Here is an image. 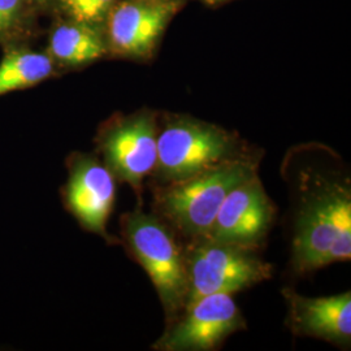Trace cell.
Returning <instances> with one entry per match:
<instances>
[{
    "instance_id": "obj_1",
    "label": "cell",
    "mask_w": 351,
    "mask_h": 351,
    "mask_svg": "<svg viewBox=\"0 0 351 351\" xmlns=\"http://www.w3.org/2000/svg\"><path fill=\"white\" fill-rule=\"evenodd\" d=\"M291 241V267L306 275L351 259L350 177L322 163L300 168Z\"/></svg>"
},
{
    "instance_id": "obj_2",
    "label": "cell",
    "mask_w": 351,
    "mask_h": 351,
    "mask_svg": "<svg viewBox=\"0 0 351 351\" xmlns=\"http://www.w3.org/2000/svg\"><path fill=\"white\" fill-rule=\"evenodd\" d=\"M258 158L251 152L199 175L154 191V213L188 241L208 234L226 195L239 182L258 172Z\"/></svg>"
},
{
    "instance_id": "obj_3",
    "label": "cell",
    "mask_w": 351,
    "mask_h": 351,
    "mask_svg": "<svg viewBox=\"0 0 351 351\" xmlns=\"http://www.w3.org/2000/svg\"><path fill=\"white\" fill-rule=\"evenodd\" d=\"M120 230V243L143 267L158 291L168 323L172 322L188 298L185 247L163 219L141 207L121 216Z\"/></svg>"
},
{
    "instance_id": "obj_4",
    "label": "cell",
    "mask_w": 351,
    "mask_h": 351,
    "mask_svg": "<svg viewBox=\"0 0 351 351\" xmlns=\"http://www.w3.org/2000/svg\"><path fill=\"white\" fill-rule=\"evenodd\" d=\"M251 154L223 128L189 117L169 120L158 132L156 186L173 184Z\"/></svg>"
},
{
    "instance_id": "obj_5",
    "label": "cell",
    "mask_w": 351,
    "mask_h": 351,
    "mask_svg": "<svg viewBox=\"0 0 351 351\" xmlns=\"http://www.w3.org/2000/svg\"><path fill=\"white\" fill-rule=\"evenodd\" d=\"M251 249L216 239L189 241L186 304L215 293L234 294L272 277V267Z\"/></svg>"
},
{
    "instance_id": "obj_6",
    "label": "cell",
    "mask_w": 351,
    "mask_h": 351,
    "mask_svg": "<svg viewBox=\"0 0 351 351\" xmlns=\"http://www.w3.org/2000/svg\"><path fill=\"white\" fill-rule=\"evenodd\" d=\"M158 126L149 112L113 117L95 137V154L117 181L126 182L142 198L143 182L158 159Z\"/></svg>"
},
{
    "instance_id": "obj_7",
    "label": "cell",
    "mask_w": 351,
    "mask_h": 351,
    "mask_svg": "<svg viewBox=\"0 0 351 351\" xmlns=\"http://www.w3.org/2000/svg\"><path fill=\"white\" fill-rule=\"evenodd\" d=\"M62 202L80 226L107 243H120L108 233L117 195V178L95 152L73 151L66 156Z\"/></svg>"
},
{
    "instance_id": "obj_8",
    "label": "cell",
    "mask_w": 351,
    "mask_h": 351,
    "mask_svg": "<svg viewBox=\"0 0 351 351\" xmlns=\"http://www.w3.org/2000/svg\"><path fill=\"white\" fill-rule=\"evenodd\" d=\"M246 328L232 294L215 293L189 303L168 323L152 349L159 351H210Z\"/></svg>"
},
{
    "instance_id": "obj_9",
    "label": "cell",
    "mask_w": 351,
    "mask_h": 351,
    "mask_svg": "<svg viewBox=\"0 0 351 351\" xmlns=\"http://www.w3.org/2000/svg\"><path fill=\"white\" fill-rule=\"evenodd\" d=\"M276 208L258 172L226 195L206 237L258 249L275 221Z\"/></svg>"
},
{
    "instance_id": "obj_10",
    "label": "cell",
    "mask_w": 351,
    "mask_h": 351,
    "mask_svg": "<svg viewBox=\"0 0 351 351\" xmlns=\"http://www.w3.org/2000/svg\"><path fill=\"white\" fill-rule=\"evenodd\" d=\"M282 297L288 304V326L294 335L323 339L341 348L350 346V291L308 298L284 289Z\"/></svg>"
},
{
    "instance_id": "obj_11",
    "label": "cell",
    "mask_w": 351,
    "mask_h": 351,
    "mask_svg": "<svg viewBox=\"0 0 351 351\" xmlns=\"http://www.w3.org/2000/svg\"><path fill=\"white\" fill-rule=\"evenodd\" d=\"M173 3L124 1L108 13V46L119 55L142 58L149 55L163 33Z\"/></svg>"
},
{
    "instance_id": "obj_12",
    "label": "cell",
    "mask_w": 351,
    "mask_h": 351,
    "mask_svg": "<svg viewBox=\"0 0 351 351\" xmlns=\"http://www.w3.org/2000/svg\"><path fill=\"white\" fill-rule=\"evenodd\" d=\"M108 47L93 25L71 21L51 32L47 53L56 66L78 68L101 59Z\"/></svg>"
},
{
    "instance_id": "obj_13",
    "label": "cell",
    "mask_w": 351,
    "mask_h": 351,
    "mask_svg": "<svg viewBox=\"0 0 351 351\" xmlns=\"http://www.w3.org/2000/svg\"><path fill=\"white\" fill-rule=\"evenodd\" d=\"M58 73L47 52L8 46L0 60V98L19 90L34 88Z\"/></svg>"
},
{
    "instance_id": "obj_14",
    "label": "cell",
    "mask_w": 351,
    "mask_h": 351,
    "mask_svg": "<svg viewBox=\"0 0 351 351\" xmlns=\"http://www.w3.org/2000/svg\"><path fill=\"white\" fill-rule=\"evenodd\" d=\"M33 10L32 0H0V42L21 36L29 25Z\"/></svg>"
},
{
    "instance_id": "obj_15",
    "label": "cell",
    "mask_w": 351,
    "mask_h": 351,
    "mask_svg": "<svg viewBox=\"0 0 351 351\" xmlns=\"http://www.w3.org/2000/svg\"><path fill=\"white\" fill-rule=\"evenodd\" d=\"M71 20L95 26L112 10L116 0H56Z\"/></svg>"
},
{
    "instance_id": "obj_16",
    "label": "cell",
    "mask_w": 351,
    "mask_h": 351,
    "mask_svg": "<svg viewBox=\"0 0 351 351\" xmlns=\"http://www.w3.org/2000/svg\"><path fill=\"white\" fill-rule=\"evenodd\" d=\"M56 0H32V3L34 4V7H46L51 3H53Z\"/></svg>"
},
{
    "instance_id": "obj_17",
    "label": "cell",
    "mask_w": 351,
    "mask_h": 351,
    "mask_svg": "<svg viewBox=\"0 0 351 351\" xmlns=\"http://www.w3.org/2000/svg\"><path fill=\"white\" fill-rule=\"evenodd\" d=\"M141 1H150V3H172L173 0H141Z\"/></svg>"
},
{
    "instance_id": "obj_18",
    "label": "cell",
    "mask_w": 351,
    "mask_h": 351,
    "mask_svg": "<svg viewBox=\"0 0 351 351\" xmlns=\"http://www.w3.org/2000/svg\"><path fill=\"white\" fill-rule=\"evenodd\" d=\"M207 3L210 4H216V3H221V1H226V0H206Z\"/></svg>"
}]
</instances>
